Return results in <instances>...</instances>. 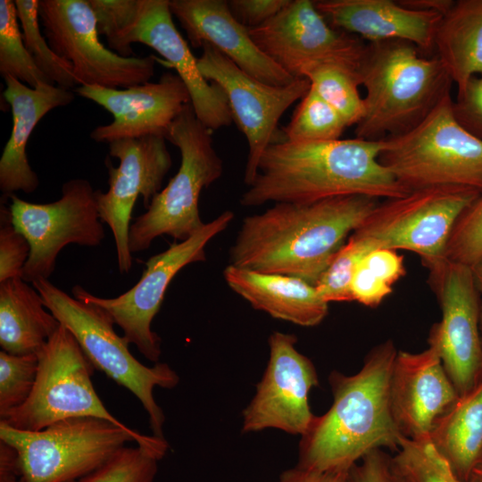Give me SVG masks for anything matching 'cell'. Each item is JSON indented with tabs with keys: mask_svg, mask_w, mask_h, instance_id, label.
Wrapping results in <instances>:
<instances>
[{
	"mask_svg": "<svg viewBox=\"0 0 482 482\" xmlns=\"http://www.w3.org/2000/svg\"><path fill=\"white\" fill-rule=\"evenodd\" d=\"M379 204L366 195L312 203H276L245 217L229 250V264L316 285L348 237Z\"/></svg>",
	"mask_w": 482,
	"mask_h": 482,
	"instance_id": "6da1fadb",
	"label": "cell"
},
{
	"mask_svg": "<svg viewBox=\"0 0 482 482\" xmlns=\"http://www.w3.org/2000/svg\"><path fill=\"white\" fill-rule=\"evenodd\" d=\"M383 139L270 144L241 195L246 207L269 202L306 204L342 195L392 199L407 195L379 162Z\"/></svg>",
	"mask_w": 482,
	"mask_h": 482,
	"instance_id": "7a4b0ae2",
	"label": "cell"
},
{
	"mask_svg": "<svg viewBox=\"0 0 482 482\" xmlns=\"http://www.w3.org/2000/svg\"><path fill=\"white\" fill-rule=\"evenodd\" d=\"M397 350L391 340L369 353L353 375L332 371L333 402L301 436L296 466L349 471L370 452L398 450L400 434L391 410L390 378Z\"/></svg>",
	"mask_w": 482,
	"mask_h": 482,
	"instance_id": "3957f363",
	"label": "cell"
},
{
	"mask_svg": "<svg viewBox=\"0 0 482 482\" xmlns=\"http://www.w3.org/2000/svg\"><path fill=\"white\" fill-rule=\"evenodd\" d=\"M411 43H367L356 71L365 88L364 115L355 137L378 141L420 124L448 95L453 83L435 54L427 58Z\"/></svg>",
	"mask_w": 482,
	"mask_h": 482,
	"instance_id": "277c9868",
	"label": "cell"
},
{
	"mask_svg": "<svg viewBox=\"0 0 482 482\" xmlns=\"http://www.w3.org/2000/svg\"><path fill=\"white\" fill-rule=\"evenodd\" d=\"M0 441L18 457L22 482H70L96 470L129 442L161 460L169 449L165 438L143 435L95 417L69 418L38 431L15 429L0 421Z\"/></svg>",
	"mask_w": 482,
	"mask_h": 482,
	"instance_id": "5b68a950",
	"label": "cell"
},
{
	"mask_svg": "<svg viewBox=\"0 0 482 482\" xmlns=\"http://www.w3.org/2000/svg\"><path fill=\"white\" fill-rule=\"evenodd\" d=\"M451 95L410 131L383 139L379 162L408 192L458 187L482 192V140L455 118Z\"/></svg>",
	"mask_w": 482,
	"mask_h": 482,
	"instance_id": "8992f818",
	"label": "cell"
},
{
	"mask_svg": "<svg viewBox=\"0 0 482 482\" xmlns=\"http://www.w3.org/2000/svg\"><path fill=\"white\" fill-rule=\"evenodd\" d=\"M32 286L46 309L72 334L94 368L131 392L148 415L152 435L164 438L165 416L154 399V389L175 387L179 382L178 373L167 363L148 367L138 362L102 307L69 295L47 278H39Z\"/></svg>",
	"mask_w": 482,
	"mask_h": 482,
	"instance_id": "52a82bcc",
	"label": "cell"
},
{
	"mask_svg": "<svg viewBox=\"0 0 482 482\" xmlns=\"http://www.w3.org/2000/svg\"><path fill=\"white\" fill-rule=\"evenodd\" d=\"M212 130L196 117L191 104L185 105L169 127L165 138L180 152V165L168 185L151 201L146 211L130 224L131 253L146 250L158 237L166 235L184 241L204 223L199 213L201 191L222 174V160L217 154Z\"/></svg>",
	"mask_w": 482,
	"mask_h": 482,
	"instance_id": "ba28073f",
	"label": "cell"
},
{
	"mask_svg": "<svg viewBox=\"0 0 482 482\" xmlns=\"http://www.w3.org/2000/svg\"><path fill=\"white\" fill-rule=\"evenodd\" d=\"M479 193L466 188L434 187L386 199L353 233L372 250L415 253L429 272H434L447 261L446 248L453 227Z\"/></svg>",
	"mask_w": 482,
	"mask_h": 482,
	"instance_id": "9c48e42d",
	"label": "cell"
},
{
	"mask_svg": "<svg viewBox=\"0 0 482 482\" xmlns=\"http://www.w3.org/2000/svg\"><path fill=\"white\" fill-rule=\"evenodd\" d=\"M37 354V375L29 399L0 421L25 431H38L75 417L101 418L125 425L96 394L91 380L95 368L65 327L61 325Z\"/></svg>",
	"mask_w": 482,
	"mask_h": 482,
	"instance_id": "30bf717a",
	"label": "cell"
},
{
	"mask_svg": "<svg viewBox=\"0 0 482 482\" xmlns=\"http://www.w3.org/2000/svg\"><path fill=\"white\" fill-rule=\"evenodd\" d=\"M233 219L234 212L225 211L187 239L174 242L165 251L151 256L145 262V268L137 283L116 297L96 296L79 285L72 287V295L104 309L129 344L135 345L148 361L159 362L161 338L151 325L169 285L187 265L206 261L207 244L226 229Z\"/></svg>",
	"mask_w": 482,
	"mask_h": 482,
	"instance_id": "8fae6325",
	"label": "cell"
},
{
	"mask_svg": "<svg viewBox=\"0 0 482 482\" xmlns=\"http://www.w3.org/2000/svg\"><path fill=\"white\" fill-rule=\"evenodd\" d=\"M97 190L85 179H73L62 187L61 197L52 203L34 204L14 194L9 197L11 220L30 245L22 278L33 283L49 278L59 253L68 245L96 247L105 237Z\"/></svg>",
	"mask_w": 482,
	"mask_h": 482,
	"instance_id": "7c38bea8",
	"label": "cell"
},
{
	"mask_svg": "<svg viewBox=\"0 0 482 482\" xmlns=\"http://www.w3.org/2000/svg\"><path fill=\"white\" fill-rule=\"evenodd\" d=\"M38 13L49 46L71 64L78 87L127 88L154 76V56L124 57L100 41L88 0H39Z\"/></svg>",
	"mask_w": 482,
	"mask_h": 482,
	"instance_id": "4fadbf2b",
	"label": "cell"
},
{
	"mask_svg": "<svg viewBox=\"0 0 482 482\" xmlns=\"http://www.w3.org/2000/svg\"><path fill=\"white\" fill-rule=\"evenodd\" d=\"M197 65L205 79L223 91L233 120L245 135L248 154L244 181L254 180L259 161L267 147L275 142L278 121L283 113L311 87L306 78L287 86L263 83L237 67L230 59L209 44L202 46Z\"/></svg>",
	"mask_w": 482,
	"mask_h": 482,
	"instance_id": "5bb4252c",
	"label": "cell"
},
{
	"mask_svg": "<svg viewBox=\"0 0 482 482\" xmlns=\"http://www.w3.org/2000/svg\"><path fill=\"white\" fill-rule=\"evenodd\" d=\"M248 32L256 46L295 79L324 63L356 71L366 47L359 37L331 27L311 0H291Z\"/></svg>",
	"mask_w": 482,
	"mask_h": 482,
	"instance_id": "9a60e30c",
	"label": "cell"
},
{
	"mask_svg": "<svg viewBox=\"0 0 482 482\" xmlns=\"http://www.w3.org/2000/svg\"><path fill=\"white\" fill-rule=\"evenodd\" d=\"M441 320L429 331L428 346L437 352L459 396L482 380L479 292L471 268L446 261L430 272Z\"/></svg>",
	"mask_w": 482,
	"mask_h": 482,
	"instance_id": "2e32d148",
	"label": "cell"
},
{
	"mask_svg": "<svg viewBox=\"0 0 482 482\" xmlns=\"http://www.w3.org/2000/svg\"><path fill=\"white\" fill-rule=\"evenodd\" d=\"M108 145L109 155L118 159L119 165L107 163L109 188L97 190L96 199L101 220L113 235L119 270L128 273L133 263L129 235L135 203L141 195L145 208L150 205L172 160L163 136L122 138Z\"/></svg>",
	"mask_w": 482,
	"mask_h": 482,
	"instance_id": "e0dca14e",
	"label": "cell"
},
{
	"mask_svg": "<svg viewBox=\"0 0 482 482\" xmlns=\"http://www.w3.org/2000/svg\"><path fill=\"white\" fill-rule=\"evenodd\" d=\"M294 334L272 332L268 339L270 354L256 391L243 411L245 433L276 428L302 436L315 415L309 393L319 384L312 362L296 348Z\"/></svg>",
	"mask_w": 482,
	"mask_h": 482,
	"instance_id": "ac0fdd59",
	"label": "cell"
},
{
	"mask_svg": "<svg viewBox=\"0 0 482 482\" xmlns=\"http://www.w3.org/2000/svg\"><path fill=\"white\" fill-rule=\"evenodd\" d=\"M79 96L108 111L113 117L109 124L96 127L90 137L100 143L145 136H163L190 103L188 90L177 74L164 73L157 82H146L127 88L79 86Z\"/></svg>",
	"mask_w": 482,
	"mask_h": 482,
	"instance_id": "d6986e66",
	"label": "cell"
},
{
	"mask_svg": "<svg viewBox=\"0 0 482 482\" xmlns=\"http://www.w3.org/2000/svg\"><path fill=\"white\" fill-rule=\"evenodd\" d=\"M170 0H140L137 17L124 39L129 56L133 43L153 48L175 69L187 87L197 119L211 130L229 126L232 114L223 91L202 75L197 58L177 29Z\"/></svg>",
	"mask_w": 482,
	"mask_h": 482,
	"instance_id": "ffe728a7",
	"label": "cell"
},
{
	"mask_svg": "<svg viewBox=\"0 0 482 482\" xmlns=\"http://www.w3.org/2000/svg\"><path fill=\"white\" fill-rule=\"evenodd\" d=\"M390 404L402 436H429L437 420L459 398L441 359L431 346L397 351L390 378Z\"/></svg>",
	"mask_w": 482,
	"mask_h": 482,
	"instance_id": "44dd1931",
	"label": "cell"
},
{
	"mask_svg": "<svg viewBox=\"0 0 482 482\" xmlns=\"http://www.w3.org/2000/svg\"><path fill=\"white\" fill-rule=\"evenodd\" d=\"M173 16L193 47L209 44L254 79L272 86H287L290 76L253 42L248 29L231 13L228 1L170 0Z\"/></svg>",
	"mask_w": 482,
	"mask_h": 482,
	"instance_id": "7402d4cb",
	"label": "cell"
},
{
	"mask_svg": "<svg viewBox=\"0 0 482 482\" xmlns=\"http://www.w3.org/2000/svg\"><path fill=\"white\" fill-rule=\"evenodd\" d=\"M319 12L334 29L368 43L403 40L420 51L432 53L442 15L406 8L393 0L314 1Z\"/></svg>",
	"mask_w": 482,
	"mask_h": 482,
	"instance_id": "603a6c76",
	"label": "cell"
},
{
	"mask_svg": "<svg viewBox=\"0 0 482 482\" xmlns=\"http://www.w3.org/2000/svg\"><path fill=\"white\" fill-rule=\"evenodd\" d=\"M4 80L3 96L11 107L12 126L0 158V190L8 197L20 191L30 194L39 186V178L27 157L28 141L46 114L68 105L75 95L71 89L54 84L32 88L12 77Z\"/></svg>",
	"mask_w": 482,
	"mask_h": 482,
	"instance_id": "cb8c5ba5",
	"label": "cell"
},
{
	"mask_svg": "<svg viewBox=\"0 0 482 482\" xmlns=\"http://www.w3.org/2000/svg\"><path fill=\"white\" fill-rule=\"evenodd\" d=\"M228 286L253 309L302 327L319 325L328 303L316 287L301 278L263 273L229 264L223 271Z\"/></svg>",
	"mask_w": 482,
	"mask_h": 482,
	"instance_id": "d4e9b609",
	"label": "cell"
},
{
	"mask_svg": "<svg viewBox=\"0 0 482 482\" xmlns=\"http://www.w3.org/2000/svg\"><path fill=\"white\" fill-rule=\"evenodd\" d=\"M61 326L38 291L22 277L0 282V345L12 354L37 353Z\"/></svg>",
	"mask_w": 482,
	"mask_h": 482,
	"instance_id": "484cf974",
	"label": "cell"
},
{
	"mask_svg": "<svg viewBox=\"0 0 482 482\" xmlns=\"http://www.w3.org/2000/svg\"><path fill=\"white\" fill-rule=\"evenodd\" d=\"M434 49L457 94L471 78L482 76V0L454 1L437 26Z\"/></svg>",
	"mask_w": 482,
	"mask_h": 482,
	"instance_id": "4316f807",
	"label": "cell"
},
{
	"mask_svg": "<svg viewBox=\"0 0 482 482\" xmlns=\"http://www.w3.org/2000/svg\"><path fill=\"white\" fill-rule=\"evenodd\" d=\"M429 438L454 475L467 482L482 457V380L435 424Z\"/></svg>",
	"mask_w": 482,
	"mask_h": 482,
	"instance_id": "83f0119b",
	"label": "cell"
},
{
	"mask_svg": "<svg viewBox=\"0 0 482 482\" xmlns=\"http://www.w3.org/2000/svg\"><path fill=\"white\" fill-rule=\"evenodd\" d=\"M405 275L403 257L397 251L379 248L357 265L350 285L353 301L376 307L392 293L394 284Z\"/></svg>",
	"mask_w": 482,
	"mask_h": 482,
	"instance_id": "f1b7e54d",
	"label": "cell"
},
{
	"mask_svg": "<svg viewBox=\"0 0 482 482\" xmlns=\"http://www.w3.org/2000/svg\"><path fill=\"white\" fill-rule=\"evenodd\" d=\"M304 78L311 87L345 120L347 126L357 125L364 115V101L361 96L356 71L336 63H324L312 68Z\"/></svg>",
	"mask_w": 482,
	"mask_h": 482,
	"instance_id": "f546056e",
	"label": "cell"
},
{
	"mask_svg": "<svg viewBox=\"0 0 482 482\" xmlns=\"http://www.w3.org/2000/svg\"><path fill=\"white\" fill-rule=\"evenodd\" d=\"M0 74L35 88L53 84L28 52L12 0L0 1Z\"/></svg>",
	"mask_w": 482,
	"mask_h": 482,
	"instance_id": "4dcf8cb0",
	"label": "cell"
},
{
	"mask_svg": "<svg viewBox=\"0 0 482 482\" xmlns=\"http://www.w3.org/2000/svg\"><path fill=\"white\" fill-rule=\"evenodd\" d=\"M348 127L339 113L312 87L301 99L291 120L282 128V140L292 143L340 139Z\"/></svg>",
	"mask_w": 482,
	"mask_h": 482,
	"instance_id": "1f68e13d",
	"label": "cell"
},
{
	"mask_svg": "<svg viewBox=\"0 0 482 482\" xmlns=\"http://www.w3.org/2000/svg\"><path fill=\"white\" fill-rule=\"evenodd\" d=\"M14 3L25 46L39 70L56 86L68 89L78 86L71 64L54 53L40 30L39 0Z\"/></svg>",
	"mask_w": 482,
	"mask_h": 482,
	"instance_id": "d6a6232c",
	"label": "cell"
},
{
	"mask_svg": "<svg viewBox=\"0 0 482 482\" xmlns=\"http://www.w3.org/2000/svg\"><path fill=\"white\" fill-rule=\"evenodd\" d=\"M391 466L407 482H462L429 436L420 439L402 436L396 454L391 457Z\"/></svg>",
	"mask_w": 482,
	"mask_h": 482,
	"instance_id": "836d02e7",
	"label": "cell"
},
{
	"mask_svg": "<svg viewBox=\"0 0 482 482\" xmlns=\"http://www.w3.org/2000/svg\"><path fill=\"white\" fill-rule=\"evenodd\" d=\"M159 461L139 445L124 446L96 470L70 482H154Z\"/></svg>",
	"mask_w": 482,
	"mask_h": 482,
	"instance_id": "e575fe53",
	"label": "cell"
},
{
	"mask_svg": "<svg viewBox=\"0 0 482 482\" xmlns=\"http://www.w3.org/2000/svg\"><path fill=\"white\" fill-rule=\"evenodd\" d=\"M37 353L0 352V418L22 405L29 397L37 375Z\"/></svg>",
	"mask_w": 482,
	"mask_h": 482,
	"instance_id": "d590c367",
	"label": "cell"
},
{
	"mask_svg": "<svg viewBox=\"0 0 482 482\" xmlns=\"http://www.w3.org/2000/svg\"><path fill=\"white\" fill-rule=\"evenodd\" d=\"M445 257L449 262L469 267L482 259V192L454 225Z\"/></svg>",
	"mask_w": 482,
	"mask_h": 482,
	"instance_id": "8d00e7d4",
	"label": "cell"
},
{
	"mask_svg": "<svg viewBox=\"0 0 482 482\" xmlns=\"http://www.w3.org/2000/svg\"><path fill=\"white\" fill-rule=\"evenodd\" d=\"M95 13L99 35H104L111 50L129 57L124 38L134 24L140 0H88Z\"/></svg>",
	"mask_w": 482,
	"mask_h": 482,
	"instance_id": "74e56055",
	"label": "cell"
},
{
	"mask_svg": "<svg viewBox=\"0 0 482 482\" xmlns=\"http://www.w3.org/2000/svg\"><path fill=\"white\" fill-rule=\"evenodd\" d=\"M7 199L8 197L2 196L0 205V282L22 277L30 253L28 239L11 220Z\"/></svg>",
	"mask_w": 482,
	"mask_h": 482,
	"instance_id": "f35d334b",
	"label": "cell"
},
{
	"mask_svg": "<svg viewBox=\"0 0 482 482\" xmlns=\"http://www.w3.org/2000/svg\"><path fill=\"white\" fill-rule=\"evenodd\" d=\"M453 108L460 124L482 140V76L470 79L464 89L457 94Z\"/></svg>",
	"mask_w": 482,
	"mask_h": 482,
	"instance_id": "ab89813d",
	"label": "cell"
},
{
	"mask_svg": "<svg viewBox=\"0 0 482 482\" xmlns=\"http://www.w3.org/2000/svg\"><path fill=\"white\" fill-rule=\"evenodd\" d=\"M291 0H230L232 15L247 29L267 22L284 9Z\"/></svg>",
	"mask_w": 482,
	"mask_h": 482,
	"instance_id": "60d3db41",
	"label": "cell"
},
{
	"mask_svg": "<svg viewBox=\"0 0 482 482\" xmlns=\"http://www.w3.org/2000/svg\"><path fill=\"white\" fill-rule=\"evenodd\" d=\"M350 470L351 482H394L391 457L382 449L366 454Z\"/></svg>",
	"mask_w": 482,
	"mask_h": 482,
	"instance_id": "b9f144b4",
	"label": "cell"
},
{
	"mask_svg": "<svg viewBox=\"0 0 482 482\" xmlns=\"http://www.w3.org/2000/svg\"><path fill=\"white\" fill-rule=\"evenodd\" d=\"M278 482H351L349 471H320L295 466L284 470Z\"/></svg>",
	"mask_w": 482,
	"mask_h": 482,
	"instance_id": "7bdbcfd3",
	"label": "cell"
},
{
	"mask_svg": "<svg viewBox=\"0 0 482 482\" xmlns=\"http://www.w3.org/2000/svg\"><path fill=\"white\" fill-rule=\"evenodd\" d=\"M403 6L425 12H435L444 16L453 6V0H402L398 1Z\"/></svg>",
	"mask_w": 482,
	"mask_h": 482,
	"instance_id": "ee69618b",
	"label": "cell"
},
{
	"mask_svg": "<svg viewBox=\"0 0 482 482\" xmlns=\"http://www.w3.org/2000/svg\"><path fill=\"white\" fill-rule=\"evenodd\" d=\"M471 268L476 287L479 293H482V259L475 263Z\"/></svg>",
	"mask_w": 482,
	"mask_h": 482,
	"instance_id": "f6af8a7d",
	"label": "cell"
},
{
	"mask_svg": "<svg viewBox=\"0 0 482 482\" xmlns=\"http://www.w3.org/2000/svg\"><path fill=\"white\" fill-rule=\"evenodd\" d=\"M467 482H482V464L474 469Z\"/></svg>",
	"mask_w": 482,
	"mask_h": 482,
	"instance_id": "bcb514c9",
	"label": "cell"
},
{
	"mask_svg": "<svg viewBox=\"0 0 482 482\" xmlns=\"http://www.w3.org/2000/svg\"><path fill=\"white\" fill-rule=\"evenodd\" d=\"M393 476H394V482H407L404 478H403L402 477L395 473L394 470H393Z\"/></svg>",
	"mask_w": 482,
	"mask_h": 482,
	"instance_id": "7dc6e473",
	"label": "cell"
},
{
	"mask_svg": "<svg viewBox=\"0 0 482 482\" xmlns=\"http://www.w3.org/2000/svg\"><path fill=\"white\" fill-rule=\"evenodd\" d=\"M479 327H480V335H481V341H482V299L480 303V319H479Z\"/></svg>",
	"mask_w": 482,
	"mask_h": 482,
	"instance_id": "c3c4849f",
	"label": "cell"
},
{
	"mask_svg": "<svg viewBox=\"0 0 482 482\" xmlns=\"http://www.w3.org/2000/svg\"><path fill=\"white\" fill-rule=\"evenodd\" d=\"M480 464H482V457H481V460H480V462H479V464H478V465H480Z\"/></svg>",
	"mask_w": 482,
	"mask_h": 482,
	"instance_id": "681fc988",
	"label": "cell"
},
{
	"mask_svg": "<svg viewBox=\"0 0 482 482\" xmlns=\"http://www.w3.org/2000/svg\"><path fill=\"white\" fill-rule=\"evenodd\" d=\"M19 482H22V481H21V479H20V481H19Z\"/></svg>",
	"mask_w": 482,
	"mask_h": 482,
	"instance_id": "f907efd6",
	"label": "cell"
}]
</instances>
